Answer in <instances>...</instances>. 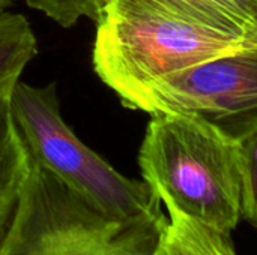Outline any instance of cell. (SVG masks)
Returning a JSON list of instances; mask_svg holds the SVG:
<instances>
[{
  "label": "cell",
  "instance_id": "1",
  "mask_svg": "<svg viewBox=\"0 0 257 255\" xmlns=\"http://www.w3.org/2000/svg\"><path fill=\"white\" fill-rule=\"evenodd\" d=\"M242 42L179 15L160 0H110L98 21L92 63L125 107L140 110L149 89L164 77Z\"/></svg>",
  "mask_w": 257,
  "mask_h": 255
},
{
  "label": "cell",
  "instance_id": "10",
  "mask_svg": "<svg viewBox=\"0 0 257 255\" xmlns=\"http://www.w3.org/2000/svg\"><path fill=\"white\" fill-rule=\"evenodd\" d=\"M32 9L41 11L59 26L68 29L81 17L99 21L110 0H24Z\"/></svg>",
  "mask_w": 257,
  "mask_h": 255
},
{
  "label": "cell",
  "instance_id": "11",
  "mask_svg": "<svg viewBox=\"0 0 257 255\" xmlns=\"http://www.w3.org/2000/svg\"><path fill=\"white\" fill-rule=\"evenodd\" d=\"M236 146L242 185V218L257 228V128Z\"/></svg>",
  "mask_w": 257,
  "mask_h": 255
},
{
  "label": "cell",
  "instance_id": "8",
  "mask_svg": "<svg viewBox=\"0 0 257 255\" xmlns=\"http://www.w3.org/2000/svg\"><path fill=\"white\" fill-rule=\"evenodd\" d=\"M155 255H238L230 234L169 210Z\"/></svg>",
  "mask_w": 257,
  "mask_h": 255
},
{
  "label": "cell",
  "instance_id": "5",
  "mask_svg": "<svg viewBox=\"0 0 257 255\" xmlns=\"http://www.w3.org/2000/svg\"><path fill=\"white\" fill-rule=\"evenodd\" d=\"M142 111L179 114L238 143L257 128V44L167 75L146 93Z\"/></svg>",
  "mask_w": 257,
  "mask_h": 255
},
{
  "label": "cell",
  "instance_id": "13",
  "mask_svg": "<svg viewBox=\"0 0 257 255\" xmlns=\"http://www.w3.org/2000/svg\"><path fill=\"white\" fill-rule=\"evenodd\" d=\"M14 3V0H0V11L6 9L8 6H11Z\"/></svg>",
  "mask_w": 257,
  "mask_h": 255
},
{
  "label": "cell",
  "instance_id": "2",
  "mask_svg": "<svg viewBox=\"0 0 257 255\" xmlns=\"http://www.w3.org/2000/svg\"><path fill=\"white\" fill-rule=\"evenodd\" d=\"M143 180L173 210L230 234L242 218L235 141L179 114H152L139 150Z\"/></svg>",
  "mask_w": 257,
  "mask_h": 255
},
{
  "label": "cell",
  "instance_id": "3",
  "mask_svg": "<svg viewBox=\"0 0 257 255\" xmlns=\"http://www.w3.org/2000/svg\"><path fill=\"white\" fill-rule=\"evenodd\" d=\"M164 213L113 218L29 156V171L0 255H155Z\"/></svg>",
  "mask_w": 257,
  "mask_h": 255
},
{
  "label": "cell",
  "instance_id": "12",
  "mask_svg": "<svg viewBox=\"0 0 257 255\" xmlns=\"http://www.w3.org/2000/svg\"><path fill=\"white\" fill-rule=\"evenodd\" d=\"M244 42L245 44H257V20L254 23V26L248 30V33L245 35L244 38Z\"/></svg>",
  "mask_w": 257,
  "mask_h": 255
},
{
  "label": "cell",
  "instance_id": "9",
  "mask_svg": "<svg viewBox=\"0 0 257 255\" xmlns=\"http://www.w3.org/2000/svg\"><path fill=\"white\" fill-rule=\"evenodd\" d=\"M38 54V41L20 14L0 11V99H8L29 62Z\"/></svg>",
  "mask_w": 257,
  "mask_h": 255
},
{
  "label": "cell",
  "instance_id": "6",
  "mask_svg": "<svg viewBox=\"0 0 257 255\" xmlns=\"http://www.w3.org/2000/svg\"><path fill=\"white\" fill-rule=\"evenodd\" d=\"M29 171V153L14 123L9 98L0 99V246L17 212Z\"/></svg>",
  "mask_w": 257,
  "mask_h": 255
},
{
  "label": "cell",
  "instance_id": "7",
  "mask_svg": "<svg viewBox=\"0 0 257 255\" xmlns=\"http://www.w3.org/2000/svg\"><path fill=\"white\" fill-rule=\"evenodd\" d=\"M211 30L242 39L257 20V0H160Z\"/></svg>",
  "mask_w": 257,
  "mask_h": 255
},
{
  "label": "cell",
  "instance_id": "4",
  "mask_svg": "<svg viewBox=\"0 0 257 255\" xmlns=\"http://www.w3.org/2000/svg\"><path fill=\"white\" fill-rule=\"evenodd\" d=\"M9 107L32 159L50 170L95 207L117 219L163 213L161 200L145 180L128 179L78 140L60 113L56 84H15Z\"/></svg>",
  "mask_w": 257,
  "mask_h": 255
}]
</instances>
